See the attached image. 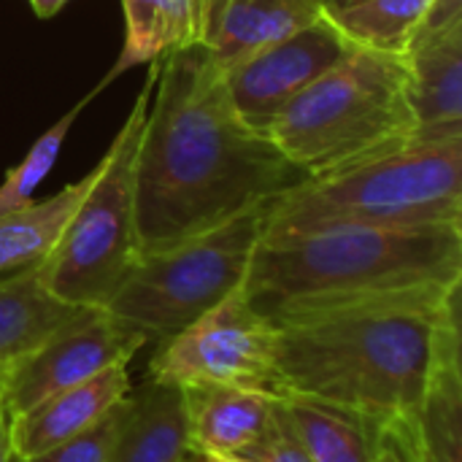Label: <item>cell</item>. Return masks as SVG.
Wrapping results in <instances>:
<instances>
[{
    "label": "cell",
    "mask_w": 462,
    "mask_h": 462,
    "mask_svg": "<svg viewBox=\"0 0 462 462\" xmlns=\"http://www.w3.org/2000/svg\"><path fill=\"white\" fill-rule=\"evenodd\" d=\"M11 414L0 395V462H11Z\"/></svg>",
    "instance_id": "cell-28"
},
{
    "label": "cell",
    "mask_w": 462,
    "mask_h": 462,
    "mask_svg": "<svg viewBox=\"0 0 462 462\" xmlns=\"http://www.w3.org/2000/svg\"><path fill=\"white\" fill-rule=\"evenodd\" d=\"M65 3H68V0H30L32 11H35L41 19H49V16L60 14V11L65 8Z\"/></svg>",
    "instance_id": "cell-29"
},
{
    "label": "cell",
    "mask_w": 462,
    "mask_h": 462,
    "mask_svg": "<svg viewBox=\"0 0 462 462\" xmlns=\"http://www.w3.org/2000/svg\"><path fill=\"white\" fill-rule=\"evenodd\" d=\"M460 24L462 0H430V5H428V11H425V16H422L420 27L414 30L409 46L417 43V41L441 35V32H447V30H452V27H460ZM409 46H406V49H409Z\"/></svg>",
    "instance_id": "cell-26"
},
{
    "label": "cell",
    "mask_w": 462,
    "mask_h": 462,
    "mask_svg": "<svg viewBox=\"0 0 462 462\" xmlns=\"http://www.w3.org/2000/svg\"><path fill=\"white\" fill-rule=\"evenodd\" d=\"M130 368L111 365L81 384L43 398L27 411L11 417V455L32 457L87 433L108 417L130 395Z\"/></svg>",
    "instance_id": "cell-11"
},
{
    "label": "cell",
    "mask_w": 462,
    "mask_h": 462,
    "mask_svg": "<svg viewBox=\"0 0 462 462\" xmlns=\"http://www.w3.org/2000/svg\"><path fill=\"white\" fill-rule=\"evenodd\" d=\"M414 141L462 138V24L406 51Z\"/></svg>",
    "instance_id": "cell-13"
},
{
    "label": "cell",
    "mask_w": 462,
    "mask_h": 462,
    "mask_svg": "<svg viewBox=\"0 0 462 462\" xmlns=\"http://www.w3.org/2000/svg\"><path fill=\"white\" fill-rule=\"evenodd\" d=\"M374 462H414L411 460V449H409V439L403 425H390L384 430L379 455Z\"/></svg>",
    "instance_id": "cell-27"
},
{
    "label": "cell",
    "mask_w": 462,
    "mask_h": 462,
    "mask_svg": "<svg viewBox=\"0 0 462 462\" xmlns=\"http://www.w3.org/2000/svg\"><path fill=\"white\" fill-rule=\"evenodd\" d=\"M238 457L246 462H314L311 455L306 452V447L300 444V439H298V433H295V428H292L279 398H276L271 422L263 430V436Z\"/></svg>",
    "instance_id": "cell-24"
},
{
    "label": "cell",
    "mask_w": 462,
    "mask_h": 462,
    "mask_svg": "<svg viewBox=\"0 0 462 462\" xmlns=\"http://www.w3.org/2000/svg\"><path fill=\"white\" fill-rule=\"evenodd\" d=\"M322 14V0H203L198 43L225 70Z\"/></svg>",
    "instance_id": "cell-12"
},
{
    "label": "cell",
    "mask_w": 462,
    "mask_h": 462,
    "mask_svg": "<svg viewBox=\"0 0 462 462\" xmlns=\"http://www.w3.org/2000/svg\"><path fill=\"white\" fill-rule=\"evenodd\" d=\"M198 462H246L241 457H230V455H214V457H200L198 455Z\"/></svg>",
    "instance_id": "cell-31"
},
{
    "label": "cell",
    "mask_w": 462,
    "mask_h": 462,
    "mask_svg": "<svg viewBox=\"0 0 462 462\" xmlns=\"http://www.w3.org/2000/svg\"><path fill=\"white\" fill-rule=\"evenodd\" d=\"M100 92V87H95L89 95H84L70 111H65L32 146H30V152L22 157V162L19 165H14L8 173H5V179H3V184H0V217L3 214H8V211H14V208H19V206H24V203H30V200H35V189L41 187V181L49 176V171L54 168V162H57V157H60V152H62V143H65V135L70 133V127H73V122L79 119V114L87 108V103L95 97Z\"/></svg>",
    "instance_id": "cell-21"
},
{
    "label": "cell",
    "mask_w": 462,
    "mask_h": 462,
    "mask_svg": "<svg viewBox=\"0 0 462 462\" xmlns=\"http://www.w3.org/2000/svg\"><path fill=\"white\" fill-rule=\"evenodd\" d=\"M428 5L430 0H363L328 16L355 46L403 54Z\"/></svg>",
    "instance_id": "cell-20"
},
{
    "label": "cell",
    "mask_w": 462,
    "mask_h": 462,
    "mask_svg": "<svg viewBox=\"0 0 462 462\" xmlns=\"http://www.w3.org/2000/svg\"><path fill=\"white\" fill-rule=\"evenodd\" d=\"M125 401L87 433H81L65 444H57L41 455H32V457H11V462H108L122 414H125Z\"/></svg>",
    "instance_id": "cell-23"
},
{
    "label": "cell",
    "mask_w": 462,
    "mask_h": 462,
    "mask_svg": "<svg viewBox=\"0 0 462 462\" xmlns=\"http://www.w3.org/2000/svg\"><path fill=\"white\" fill-rule=\"evenodd\" d=\"M355 43L322 14L292 35L225 68L227 95L246 125L260 130L284 103L336 68Z\"/></svg>",
    "instance_id": "cell-10"
},
{
    "label": "cell",
    "mask_w": 462,
    "mask_h": 462,
    "mask_svg": "<svg viewBox=\"0 0 462 462\" xmlns=\"http://www.w3.org/2000/svg\"><path fill=\"white\" fill-rule=\"evenodd\" d=\"M160 60L119 127L114 143L95 165V181L70 217L51 254L38 265L46 290L76 309H103L141 257L135 227V154L146 108L152 103Z\"/></svg>",
    "instance_id": "cell-7"
},
{
    "label": "cell",
    "mask_w": 462,
    "mask_h": 462,
    "mask_svg": "<svg viewBox=\"0 0 462 462\" xmlns=\"http://www.w3.org/2000/svg\"><path fill=\"white\" fill-rule=\"evenodd\" d=\"M122 11H125V46L114 68L97 84L100 89L108 87V81L122 76L125 70L135 65H149L165 57L160 0H122Z\"/></svg>",
    "instance_id": "cell-22"
},
{
    "label": "cell",
    "mask_w": 462,
    "mask_h": 462,
    "mask_svg": "<svg viewBox=\"0 0 462 462\" xmlns=\"http://www.w3.org/2000/svg\"><path fill=\"white\" fill-rule=\"evenodd\" d=\"M460 287L455 282L384 292L271 322L282 395L338 403L387 428L409 422L441 330L460 317Z\"/></svg>",
    "instance_id": "cell-2"
},
{
    "label": "cell",
    "mask_w": 462,
    "mask_h": 462,
    "mask_svg": "<svg viewBox=\"0 0 462 462\" xmlns=\"http://www.w3.org/2000/svg\"><path fill=\"white\" fill-rule=\"evenodd\" d=\"M357 3H363V0H322V8H325V14H336V11H346Z\"/></svg>",
    "instance_id": "cell-30"
},
{
    "label": "cell",
    "mask_w": 462,
    "mask_h": 462,
    "mask_svg": "<svg viewBox=\"0 0 462 462\" xmlns=\"http://www.w3.org/2000/svg\"><path fill=\"white\" fill-rule=\"evenodd\" d=\"M189 449L200 457L246 452L268 428L276 398L244 387L200 384L181 390Z\"/></svg>",
    "instance_id": "cell-15"
},
{
    "label": "cell",
    "mask_w": 462,
    "mask_h": 462,
    "mask_svg": "<svg viewBox=\"0 0 462 462\" xmlns=\"http://www.w3.org/2000/svg\"><path fill=\"white\" fill-rule=\"evenodd\" d=\"M403 430L414 462H462L460 317L441 330L425 393Z\"/></svg>",
    "instance_id": "cell-14"
},
{
    "label": "cell",
    "mask_w": 462,
    "mask_h": 462,
    "mask_svg": "<svg viewBox=\"0 0 462 462\" xmlns=\"http://www.w3.org/2000/svg\"><path fill=\"white\" fill-rule=\"evenodd\" d=\"M200 8L203 0H160L165 54L200 41Z\"/></svg>",
    "instance_id": "cell-25"
},
{
    "label": "cell",
    "mask_w": 462,
    "mask_h": 462,
    "mask_svg": "<svg viewBox=\"0 0 462 462\" xmlns=\"http://www.w3.org/2000/svg\"><path fill=\"white\" fill-rule=\"evenodd\" d=\"M441 222H462V138H409L344 171L303 179L273 198L263 236Z\"/></svg>",
    "instance_id": "cell-5"
},
{
    "label": "cell",
    "mask_w": 462,
    "mask_h": 462,
    "mask_svg": "<svg viewBox=\"0 0 462 462\" xmlns=\"http://www.w3.org/2000/svg\"><path fill=\"white\" fill-rule=\"evenodd\" d=\"M462 282V222L263 236L241 284L268 322L344 300Z\"/></svg>",
    "instance_id": "cell-3"
},
{
    "label": "cell",
    "mask_w": 462,
    "mask_h": 462,
    "mask_svg": "<svg viewBox=\"0 0 462 462\" xmlns=\"http://www.w3.org/2000/svg\"><path fill=\"white\" fill-rule=\"evenodd\" d=\"M271 203H257L208 230L141 252L103 311L143 336L146 344L168 341L241 290Z\"/></svg>",
    "instance_id": "cell-6"
},
{
    "label": "cell",
    "mask_w": 462,
    "mask_h": 462,
    "mask_svg": "<svg viewBox=\"0 0 462 462\" xmlns=\"http://www.w3.org/2000/svg\"><path fill=\"white\" fill-rule=\"evenodd\" d=\"M149 382L176 390L222 384L282 395L276 328L252 309L244 290H236L160 344L149 363Z\"/></svg>",
    "instance_id": "cell-8"
},
{
    "label": "cell",
    "mask_w": 462,
    "mask_h": 462,
    "mask_svg": "<svg viewBox=\"0 0 462 462\" xmlns=\"http://www.w3.org/2000/svg\"><path fill=\"white\" fill-rule=\"evenodd\" d=\"M135 154L141 252L273 200L306 176L236 111L219 62L200 46L160 60Z\"/></svg>",
    "instance_id": "cell-1"
},
{
    "label": "cell",
    "mask_w": 462,
    "mask_h": 462,
    "mask_svg": "<svg viewBox=\"0 0 462 462\" xmlns=\"http://www.w3.org/2000/svg\"><path fill=\"white\" fill-rule=\"evenodd\" d=\"M79 309L57 300L38 265L0 276V371L43 341Z\"/></svg>",
    "instance_id": "cell-19"
},
{
    "label": "cell",
    "mask_w": 462,
    "mask_h": 462,
    "mask_svg": "<svg viewBox=\"0 0 462 462\" xmlns=\"http://www.w3.org/2000/svg\"><path fill=\"white\" fill-rule=\"evenodd\" d=\"M146 338L103 309H79L30 352L0 371V395L11 417L43 398L81 384L111 365H130Z\"/></svg>",
    "instance_id": "cell-9"
},
{
    "label": "cell",
    "mask_w": 462,
    "mask_h": 462,
    "mask_svg": "<svg viewBox=\"0 0 462 462\" xmlns=\"http://www.w3.org/2000/svg\"><path fill=\"white\" fill-rule=\"evenodd\" d=\"M95 168L46 200H30L0 217V276L41 265L62 238L95 181Z\"/></svg>",
    "instance_id": "cell-18"
},
{
    "label": "cell",
    "mask_w": 462,
    "mask_h": 462,
    "mask_svg": "<svg viewBox=\"0 0 462 462\" xmlns=\"http://www.w3.org/2000/svg\"><path fill=\"white\" fill-rule=\"evenodd\" d=\"M108 462H198L181 390L149 379L130 390Z\"/></svg>",
    "instance_id": "cell-16"
},
{
    "label": "cell",
    "mask_w": 462,
    "mask_h": 462,
    "mask_svg": "<svg viewBox=\"0 0 462 462\" xmlns=\"http://www.w3.org/2000/svg\"><path fill=\"white\" fill-rule=\"evenodd\" d=\"M300 444L314 462H374L387 425L319 398L279 395Z\"/></svg>",
    "instance_id": "cell-17"
},
{
    "label": "cell",
    "mask_w": 462,
    "mask_h": 462,
    "mask_svg": "<svg viewBox=\"0 0 462 462\" xmlns=\"http://www.w3.org/2000/svg\"><path fill=\"white\" fill-rule=\"evenodd\" d=\"M260 133L306 179L406 143L414 133L406 57L355 46L284 103Z\"/></svg>",
    "instance_id": "cell-4"
}]
</instances>
